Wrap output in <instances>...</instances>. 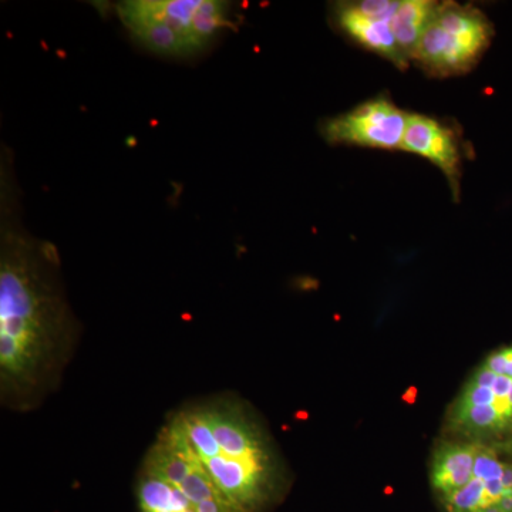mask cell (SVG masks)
Here are the masks:
<instances>
[{"instance_id":"cell-12","label":"cell","mask_w":512,"mask_h":512,"mask_svg":"<svg viewBox=\"0 0 512 512\" xmlns=\"http://www.w3.org/2000/svg\"><path fill=\"white\" fill-rule=\"evenodd\" d=\"M495 450L500 454H504L505 457L510 458L512 460V433L510 436L505 437L504 440L497 441V444H494Z\"/></svg>"},{"instance_id":"cell-9","label":"cell","mask_w":512,"mask_h":512,"mask_svg":"<svg viewBox=\"0 0 512 512\" xmlns=\"http://www.w3.org/2000/svg\"><path fill=\"white\" fill-rule=\"evenodd\" d=\"M481 443L446 444L437 450L431 466V484L441 498L460 490L474 477L478 450Z\"/></svg>"},{"instance_id":"cell-8","label":"cell","mask_w":512,"mask_h":512,"mask_svg":"<svg viewBox=\"0 0 512 512\" xmlns=\"http://www.w3.org/2000/svg\"><path fill=\"white\" fill-rule=\"evenodd\" d=\"M335 20L339 29L356 40L360 46L384 57L400 69L409 66V60L404 57L394 39L390 28L392 20L369 18L360 13L353 2L338 3L335 6Z\"/></svg>"},{"instance_id":"cell-5","label":"cell","mask_w":512,"mask_h":512,"mask_svg":"<svg viewBox=\"0 0 512 512\" xmlns=\"http://www.w3.org/2000/svg\"><path fill=\"white\" fill-rule=\"evenodd\" d=\"M471 382L487 386L493 393L491 407H450L447 429L467 439L504 440L512 433V345L491 352L474 370Z\"/></svg>"},{"instance_id":"cell-3","label":"cell","mask_w":512,"mask_h":512,"mask_svg":"<svg viewBox=\"0 0 512 512\" xmlns=\"http://www.w3.org/2000/svg\"><path fill=\"white\" fill-rule=\"evenodd\" d=\"M128 32L151 52L190 56L210 45L228 19L221 0H127L117 6Z\"/></svg>"},{"instance_id":"cell-2","label":"cell","mask_w":512,"mask_h":512,"mask_svg":"<svg viewBox=\"0 0 512 512\" xmlns=\"http://www.w3.org/2000/svg\"><path fill=\"white\" fill-rule=\"evenodd\" d=\"M174 419L235 510L252 512L264 503L274 480L275 461L264 434L244 407L212 400L187 407Z\"/></svg>"},{"instance_id":"cell-4","label":"cell","mask_w":512,"mask_h":512,"mask_svg":"<svg viewBox=\"0 0 512 512\" xmlns=\"http://www.w3.org/2000/svg\"><path fill=\"white\" fill-rule=\"evenodd\" d=\"M493 35V25L481 10L440 2L413 60L431 76L464 74L476 66Z\"/></svg>"},{"instance_id":"cell-10","label":"cell","mask_w":512,"mask_h":512,"mask_svg":"<svg viewBox=\"0 0 512 512\" xmlns=\"http://www.w3.org/2000/svg\"><path fill=\"white\" fill-rule=\"evenodd\" d=\"M439 2L431 0H403L396 15L390 22V28L404 57L412 62L414 52L419 46L421 36L429 25Z\"/></svg>"},{"instance_id":"cell-6","label":"cell","mask_w":512,"mask_h":512,"mask_svg":"<svg viewBox=\"0 0 512 512\" xmlns=\"http://www.w3.org/2000/svg\"><path fill=\"white\" fill-rule=\"evenodd\" d=\"M409 114L386 97H377L325 121L322 134L332 144L400 150Z\"/></svg>"},{"instance_id":"cell-1","label":"cell","mask_w":512,"mask_h":512,"mask_svg":"<svg viewBox=\"0 0 512 512\" xmlns=\"http://www.w3.org/2000/svg\"><path fill=\"white\" fill-rule=\"evenodd\" d=\"M6 165L0 190V393L8 406L30 409L63 370L74 318L55 245L23 228Z\"/></svg>"},{"instance_id":"cell-11","label":"cell","mask_w":512,"mask_h":512,"mask_svg":"<svg viewBox=\"0 0 512 512\" xmlns=\"http://www.w3.org/2000/svg\"><path fill=\"white\" fill-rule=\"evenodd\" d=\"M138 503L143 512H197L180 487L143 470L137 485Z\"/></svg>"},{"instance_id":"cell-7","label":"cell","mask_w":512,"mask_h":512,"mask_svg":"<svg viewBox=\"0 0 512 512\" xmlns=\"http://www.w3.org/2000/svg\"><path fill=\"white\" fill-rule=\"evenodd\" d=\"M400 150L426 158L431 164L436 165L447 178L454 198L458 200L461 151L456 133L450 127L423 114L410 113Z\"/></svg>"}]
</instances>
